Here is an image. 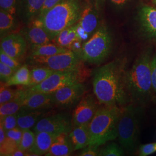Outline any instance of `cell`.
<instances>
[{
	"label": "cell",
	"instance_id": "cell-1",
	"mask_svg": "<svg viewBox=\"0 0 156 156\" xmlns=\"http://www.w3.org/2000/svg\"><path fill=\"white\" fill-rule=\"evenodd\" d=\"M126 62L116 59L97 69L93 79V92L104 106H123L129 101L126 86Z\"/></svg>",
	"mask_w": 156,
	"mask_h": 156
},
{
	"label": "cell",
	"instance_id": "cell-2",
	"mask_svg": "<svg viewBox=\"0 0 156 156\" xmlns=\"http://www.w3.org/2000/svg\"><path fill=\"white\" fill-rule=\"evenodd\" d=\"M83 9L80 0H62L31 23L44 28L53 40L63 30L77 23Z\"/></svg>",
	"mask_w": 156,
	"mask_h": 156
},
{
	"label": "cell",
	"instance_id": "cell-3",
	"mask_svg": "<svg viewBox=\"0 0 156 156\" xmlns=\"http://www.w3.org/2000/svg\"><path fill=\"white\" fill-rule=\"evenodd\" d=\"M122 108L117 105L98 108L89 124V145L99 147L117 137V125Z\"/></svg>",
	"mask_w": 156,
	"mask_h": 156
},
{
	"label": "cell",
	"instance_id": "cell-4",
	"mask_svg": "<svg viewBox=\"0 0 156 156\" xmlns=\"http://www.w3.org/2000/svg\"><path fill=\"white\" fill-rule=\"evenodd\" d=\"M151 52L145 50L126 73V86L130 98L142 100L151 94L152 88Z\"/></svg>",
	"mask_w": 156,
	"mask_h": 156
},
{
	"label": "cell",
	"instance_id": "cell-5",
	"mask_svg": "<svg viewBox=\"0 0 156 156\" xmlns=\"http://www.w3.org/2000/svg\"><path fill=\"white\" fill-rule=\"evenodd\" d=\"M112 48L111 33L106 25L103 24L89 39L82 43L78 54L83 62L100 64L110 55Z\"/></svg>",
	"mask_w": 156,
	"mask_h": 156
},
{
	"label": "cell",
	"instance_id": "cell-6",
	"mask_svg": "<svg viewBox=\"0 0 156 156\" xmlns=\"http://www.w3.org/2000/svg\"><path fill=\"white\" fill-rule=\"evenodd\" d=\"M88 76V71L82 65L71 70L55 71L42 83L28 90L30 91L51 94L67 86L83 82Z\"/></svg>",
	"mask_w": 156,
	"mask_h": 156
},
{
	"label": "cell",
	"instance_id": "cell-7",
	"mask_svg": "<svg viewBox=\"0 0 156 156\" xmlns=\"http://www.w3.org/2000/svg\"><path fill=\"white\" fill-rule=\"evenodd\" d=\"M138 109L129 105L122 109L117 125V137L123 147L129 151L134 150L137 142L139 126Z\"/></svg>",
	"mask_w": 156,
	"mask_h": 156
},
{
	"label": "cell",
	"instance_id": "cell-8",
	"mask_svg": "<svg viewBox=\"0 0 156 156\" xmlns=\"http://www.w3.org/2000/svg\"><path fill=\"white\" fill-rule=\"evenodd\" d=\"M29 62L37 66L48 67L55 71L71 70L83 65L78 53L72 50L48 57L30 56Z\"/></svg>",
	"mask_w": 156,
	"mask_h": 156
},
{
	"label": "cell",
	"instance_id": "cell-9",
	"mask_svg": "<svg viewBox=\"0 0 156 156\" xmlns=\"http://www.w3.org/2000/svg\"><path fill=\"white\" fill-rule=\"evenodd\" d=\"M98 8L94 5L84 7L80 17L76 24L77 32L82 42L89 39L100 27V20L98 12Z\"/></svg>",
	"mask_w": 156,
	"mask_h": 156
},
{
	"label": "cell",
	"instance_id": "cell-10",
	"mask_svg": "<svg viewBox=\"0 0 156 156\" xmlns=\"http://www.w3.org/2000/svg\"><path fill=\"white\" fill-rule=\"evenodd\" d=\"M72 121L67 115L56 114L42 117L33 127L35 133L45 131L51 133H69L72 130Z\"/></svg>",
	"mask_w": 156,
	"mask_h": 156
},
{
	"label": "cell",
	"instance_id": "cell-11",
	"mask_svg": "<svg viewBox=\"0 0 156 156\" xmlns=\"http://www.w3.org/2000/svg\"><path fill=\"white\" fill-rule=\"evenodd\" d=\"M86 87L83 82L67 86L51 93L54 105L62 107L71 106L85 93Z\"/></svg>",
	"mask_w": 156,
	"mask_h": 156
},
{
	"label": "cell",
	"instance_id": "cell-12",
	"mask_svg": "<svg viewBox=\"0 0 156 156\" xmlns=\"http://www.w3.org/2000/svg\"><path fill=\"white\" fill-rule=\"evenodd\" d=\"M27 44L21 34H9L2 38L1 50L20 62L27 52Z\"/></svg>",
	"mask_w": 156,
	"mask_h": 156
},
{
	"label": "cell",
	"instance_id": "cell-13",
	"mask_svg": "<svg viewBox=\"0 0 156 156\" xmlns=\"http://www.w3.org/2000/svg\"><path fill=\"white\" fill-rule=\"evenodd\" d=\"M97 104L94 97L88 94L80 101L73 112L72 123L73 126L89 123L97 111Z\"/></svg>",
	"mask_w": 156,
	"mask_h": 156
},
{
	"label": "cell",
	"instance_id": "cell-14",
	"mask_svg": "<svg viewBox=\"0 0 156 156\" xmlns=\"http://www.w3.org/2000/svg\"><path fill=\"white\" fill-rule=\"evenodd\" d=\"M45 0H16V14L27 26L37 17Z\"/></svg>",
	"mask_w": 156,
	"mask_h": 156
},
{
	"label": "cell",
	"instance_id": "cell-15",
	"mask_svg": "<svg viewBox=\"0 0 156 156\" xmlns=\"http://www.w3.org/2000/svg\"><path fill=\"white\" fill-rule=\"evenodd\" d=\"M54 105L51 94L30 91L26 90L23 102V109L41 110L50 108Z\"/></svg>",
	"mask_w": 156,
	"mask_h": 156
},
{
	"label": "cell",
	"instance_id": "cell-16",
	"mask_svg": "<svg viewBox=\"0 0 156 156\" xmlns=\"http://www.w3.org/2000/svg\"><path fill=\"white\" fill-rule=\"evenodd\" d=\"M138 21L142 31L145 35L156 39V8L143 6L138 12Z\"/></svg>",
	"mask_w": 156,
	"mask_h": 156
},
{
	"label": "cell",
	"instance_id": "cell-17",
	"mask_svg": "<svg viewBox=\"0 0 156 156\" xmlns=\"http://www.w3.org/2000/svg\"><path fill=\"white\" fill-rule=\"evenodd\" d=\"M20 33L31 47L44 45L53 41L44 28L32 23L23 28Z\"/></svg>",
	"mask_w": 156,
	"mask_h": 156
},
{
	"label": "cell",
	"instance_id": "cell-18",
	"mask_svg": "<svg viewBox=\"0 0 156 156\" xmlns=\"http://www.w3.org/2000/svg\"><path fill=\"white\" fill-rule=\"evenodd\" d=\"M35 139L34 145L28 151V156H42L45 155L58 134L45 131L35 133Z\"/></svg>",
	"mask_w": 156,
	"mask_h": 156
},
{
	"label": "cell",
	"instance_id": "cell-19",
	"mask_svg": "<svg viewBox=\"0 0 156 156\" xmlns=\"http://www.w3.org/2000/svg\"><path fill=\"white\" fill-rule=\"evenodd\" d=\"M73 151V147L69 138L68 133H62L57 135L49 151L45 156H70Z\"/></svg>",
	"mask_w": 156,
	"mask_h": 156
},
{
	"label": "cell",
	"instance_id": "cell-20",
	"mask_svg": "<svg viewBox=\"0 0 156 156\" xmlns=\"http://www.w3.org/2000/svg\"><path fill=\"white\" fill-rule=\"evenodd\" d=\"M89 123L74 126L68 133L74 151L82 149L89 145Z\"/></svg>",
	"mask_w": 156,
	"mask_h": 156
},
{
	"label": "cell",
	"instance_id": "cell-21",
	"mask_svg": "<svg viewBox=\"0 0 156 156\" xmlns=\"http://www.w3.org/2000/svg\"><path fill=\"white\" fill-rule=\"evenodd\" d=\"M44 109L27 110L21 109L17 112V127L22 130L34 127L45 115Z\"/></svg>",
	"mask_w": 156,
	"mask_h": 156
},
{
	"label": "cell",
	"instance_id": "cell-22",
	"mask_svg": "<svg viewBox=\"0 0 156 156\" xmlns=\"http://www.w3.org/2000/svg\"><path fill=\"white\" fill-rule=\"evenodd\" d=\"M79 41H81L78 35L76 24L63 30L53 40L56 44L69 50H72L73 45Z\"/></svg>",
	"mask_w": 156,
	"mask_h": 156
},
{
	"label": "cell",
	"instance_id": "cell-23",
	"mask_svg": "<svg viewBox=\"0 0 156 156\" xmlns=\"http://www.w3.org/2000/svg\"><path fill=\"white\" fill-rule=\"evenodd\" d=\"M31 56L48 57L66 52L69 49L62 48L56 43H48L31 47Z\"/></svg>",
	"mask_w": 156,
	"mask_h": 156
},
{
	"label": "cell",
	"instance_id": "cell-24",
	"mask_svg": "<svg viewBox=\"0 0 156 156\" xmlns=\"http://www.w3.org/2000/svg\"><path fill=\"white\" fill-rule=\"evenodd\" d=\"M31 79V71L28 66L24 64L15 71L11 78L5 83L7 86H24L28 87Z\"/></svg>",
	"mask_w": 156,
	"mask_h": 156
},
{
	"label": "cell",
	"instance_id": "cell-25",
	"mask_svg": "<svg viewBox=\"0 0 156 156\" xmlns=\"http://www.w3.org/2000/svg\"><path fill=\"white\" fill-rule=\"evenodd\" d=\"M26 90H22L19 95L15 99L0 106V120L13 114L17 113L22 108Z\"/></svg>",
	"mask_w": 156,
	"mask_h": 156
},
{
	"label": "cell",
	"instance_id": "cell-26",
	"mask_svg": "<svg viewBox=\"0 0 156 156\" xmlns=\"http://www.w3.org/2000/svg\"><path fill=\"white\" fill-rule=\"evenodd\" d=\"M55 72V71L48 67L41 66L34 67L31 71V79L28 88L42 83Z\"/></svg>",
	"mask_w": 156,
	"mask_h": 156
},
{
	"label": "cell",
	"instance_id": "cell-27",
	"mask_svg": "<svg viewBox=\"0 0 156 156\" xmlns=\"http://www.w3.org/2000/svg\"><path fill=\"white\" fill-rule=\"evenodd\" d=\"M14 15L0 10V33L1 37H4L6 34L12 31L16 26V19Z\"/></svg>",
	"mask_w": 156,
	"mask_h": 156
},
{
	"label": "cell",
	"instance_id": "cell-28",
	"mask_svg": "<svg viewBox=\"0 0 156 156\" xmlns=\"http://www.w3.org/2000/svg\"><path fill=\"white\" fill-rule=\"evenodd\" d=\"M0 89V105L5 104L15 99L17 97L20 93L22 90H13L9 88L4 83H1Z\"/></svg>",
	"mask_w": 156,
	"mask_h": 156
},
{
	"label": "cell",
	"instance_id": "cell-29",
	"mask_svg": "<svg viewBox=\"0 0 156 156\" xmlns=\"http://www.w3.org/2000/svg\"><path fill=\"white\" fill-rule=\"evenodd\" d=\"M35 139V133L30 129L23 130L22 138L19 145V149L24 151H28L33 146Z\"/></svg>",
	"mask_w": 156,
	"mask_h": 156
},
{
	"label": "cell",
	"instance_id": "cell-30",
	"mask_svg": "<svg viewBox=\"0 0 156 156\" xmlns=\"http://www.w3.org/2000/svg\"><path fill=\"white\" fill-rule=\"evenodd\" d=\"M123 149L116 143H111L100 151L99 156H121L124 155Z\"/></svg>",
	"mask_w": 156,
	"mask_h": 156
},
{
	"label": "cell",
	"instance_id": "cell-31",
	"mask_svg": "<svg viewBox=\"0 0 156 156\" xmlns=\"http://www.w3.org/2000/svg\"><path fill=\"white\" fill-rule=\"evenodd\" d=\"M19 146L11 140L6 137L4 142L0 145V155L1 156H11L12 154L18 149Z\"/></svg>",
	"mask_w": 156,
	"mask_h": 156
},
{
	"label": "cell",
	"instance_id": "cell-32",
	"mask_svg": "<svg viewBox=\"0 0 156 156\" xmlns=\"http://www.w3.org/2000/svg\"><path fill=\"white\" fill-rule=\"evenodd\" d=\"M0 60L6 66L12 68L15 71L21 67V64L19 61L15 59L8 55L6 54L4 51L0 49Z\"/></svg>",
	"mask_w": 156,
	"mask_h": 156
},
{
	"label": "cell",
	"instance_id": "cell-33",
	"mask_svg": "<svg viewBox=\"0 0 156 156\" xmlns=\"http://www.w3.org/2000/svg\"><path fill=\"white\" fill-rule=\"evenodd\" d=\"M0 124L2 126L5 131L16 127H17V113L6 116L1 120Z\"/></svg>",
	"mask_w": 156,
	"mask_h": 156
},
{
	"label": "cell",
	"instance_id": "cell-34",
	"mask_svg": "<svg viewBox=\"0 0 156 156\" xmlns=\"http://www.w3.org/2000/svg\"><path fill=\"white\" fill-rule=\"evenodd\" d=\"M15 71L11 67L0 62V79L1 82L6 83L13 75Z\"/></svg>",
	"mask_w": 156,
	"mask_h": 156
},
{
	"label": "cell",
	"instance_id": "cell-35",
	"mask_svg": "<svg viewBox=\"0 0 156 156\" xmlns=\"http://www.w3.org/2000/svg\"><path fill=\"white\" fill-rule=\"evenodd\" d=\"M23 133V130L16 127L6 131V137L14 141L19 146L22 138Z\"/></svg>",
	"mask_w": 156,
	"mask_h": 156
},
{
	"label": "cell",
	"instance_id": "cell-36",
	"mask_svg": "<svg viewBox=\"0 0 156 156\" xmlns=\"http://www.w3.org/2000/svg\"><path fill=\"white\" fill-rule=\"evenodd\" d=\"M16 0H0V9L15 15Z\"/></svg>",
	"mask_w": 156,
	"mask_h": 156
},
{
	"label": "cell",
	"instance_id": "cell-37",
	"mask_svg": "<svg viewBox=\"0 0 156 156\" xmlns=\"http://www.w3.org/2000/svg\"><path fill=\"white\" fill-rule=\"evenodd\" d=\"M156 151V142L145 144L140 146V155L147 156L151 155Z\"/></svg>",
	"mask_w": 156,
	"mask_h": 156
},
{
	"label": "cell",
	"instance_id": "cell-38",
	"mask_svg": "<svg viewBox=\"0 0 156 156\" xmlns=\"http://www.w3.org/2000/svg\"><path fill=\"white\" fill-rule=\"evenodd\" d=\"M62 1V0H45V2L42 6V8L39 11V13L37 17L44 15L46 12L48 11L51 8L58 4Z\"/></svg>",
	"mask_w": 156,
	"mask_h": 156
},
{
	"label": "cell",
	"instance_id": "cell-39",
	"mask_svg": "<svg viewBox=\"0 0 156 156\" xmlns=\"http://www.w3.org/2000/svg\"><path fill=\"white\" fill-rule=\"evenodd\" d=\"M98 146L88 145L83 148L79 154L81 156H99L100 151L98 149Z\"/></svg>",
	"mask_w": 156,
	"mask_h": 156
},
{
	"label": "cell",
	"instance_id": "cell-40",
	"mask_svg": "<svg viewBox=\"0 0 156 156\" xmlns=\"http://www.w3.org/2000/svg\"><path fill=\"white\" fill-rule=\"evenodd\" d=\"M151 72L152 88L156 93V55L151 59Z\"/></svg>",
	"mask_w": 156,
	"mask_h": 156
},
{
	"label": "cell",
	"instance_id": "cell-41",
	"mask_svg": "<svg viewBox=\"0 0 156 156\" xmlns=\"http://www.w3.org/2000/svg\"><path fill=\"white\" fill-rule=\"evenodd\" d=\"M109 2L117 9H123L127 6L132 0H108Z\"/></svg>",
	"mask_w": 156,
	"mask_h": 156
},
{
	"label": "cell",
	"instance_id": "cell-42",
	"mask_svg": "<svg viewBox=\"0 0 156 156\" xmlns=\"http://www.w3.org/2000/svg\"><path fill=\"white\" fill-rule=\"evenodd\" d=\"M6 139V131L2 126L0 124V145H1Z\"/></svg>",
	"mask_w": 156,
	"mask_h": 156
},
{
	"label": "cell",
	"instance_id": "cell-43",
	"mask_svg": "<svg viewBox=\"0 0 156 156\" xmlns=\"http://www.w3.org/2000/svg\"><path fill=\"white\" fill-rule=\"evenodd\" d=\"M93 1L94 2V4H95V5L97 6L99 8L100 5L101 0H93Z\"/></svg>",
	"mask_w": 156,
	"mask_h": 156
},
{
	"label": "cell",
	"instance_id": "cell-44",
	"mask_svg": "<svg viewBox=\"0 0 156 156\" xmlns=\"http://www.w3.org/2000/svg\"><path fill=\"white\" fill-rule=\"evenodd\" d=\"M152 1H153V2L155 5H156V0H152Z\"/></svg>",
	"mask_w": 156,
	"mask_h": 156
}]
</instances>
